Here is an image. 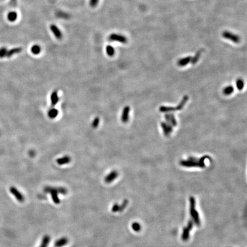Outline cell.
Here are the masks:
<instances>
[{"instance_id":"6da1fadb","label":"cell","mask_w":247,"mask_h":247,"mask_svg":"<svg viewBox=\"0 0 247 247\" xmlns=\"http://www.w3.org/2000/svg\"><path fill=\"white\" fill-rule=\"evenodd\" d=\"M207 156L203 157L201 159H197L195 157H189L188 160H182L180 164L185 167H200L204 168L205 166V160Z\"/></svg>"},{"instance_id":"7a4b0ae2","label":"cell","mask_w":247,"mask_h":247,"mask_svg":"<svg viewBox=\"0 0 247 247\" xmlns=\"http://www.w3.org/2000/svg\"><path fill=\"white\" fill-rule=\"evenodd\" d=\"M44 191L47 192L48 193H51V197L53 200V202L55 204H59L60 203V200L58 197L57 193H60L61 194H66L67 193V190L65 188L60 187V188H54V187H47L45 188Z\"/></svg>"},{"instance_id":"3957f363","label":"cell","mask_w":247,"mask_h":247,"mask_svg":"<svg viewBox=\"0 0 247 247\" xmlns=\"http://www.w3.org/2000/svg\"><path fill=\"white\" fill-rule=\"evenodd\" d=\"M189 201H190V214L191 215V217L193 218L195 224L199 226L200 224V220L199 218V213L195 210L196 201L195 198L191 196L189 199Z\"/></svg>"},{"instance_id":"277c9868","label":"cell","mask_w":247,"mask_h":247,"mask_svg":"<svg viewBox=\"0 0 247 247\" xmlns=\"http://www.w3.org/2000/svg\"><path fill=\"white\" fill-rule=\"evenodd\" d=\"M222 36L224 38L229 40L232 41V42L236 43V44H238L240 41V38L238 36L234 33H231V32H229V31L223 32L222 33Z\"/></svg>"},{"instance_id":"5b68a950","label":"cell","mask_w":247,"mask_h":247,"mask_svg":"<svg viewBox=\"0 0 247 247\" xmlns=\"http://www.w3.org/2000/svg\"><path fill=\"white\" fill-rule=\"evenodd\" d=\"M109 40L111 41H117L122 44H126L127 42V38L124 36L116 33L111 34L109 37Z\"/></svg>"},{"instance_id":"8992f818","label":"cell","mask_w":247,"mask_h":247,"mask_svg":"<svg viewBox=\"0 0 247 247\" xmlns=\"http://www.w3.org/2000/svg\"><path fill=\"white\" fill-rule=\"evenodd\" d=\"M10 193L14 196L15 198L20 203H23L25 200V197L23 194L19 191V190L14 187H11L10 188Z\"/></svg>"},{"instance_id":"52a82bcc","label":"cell","mask_w":247,"mask_h":247,"mask_svg":"<svg viewBox=\"0 0 247 247\" xmlns=\"http://www.w3.org/2000/svg\"><path fill=\"white\" fill-rule=\"evenodd\" d=\"M161 125L164 134L165 135L168 136L170 135L171 133L172 132V126L171 125L169 124L167 122H162L161 124Z\"/></svg>"},{"instance_id":"ba28073f","label":"cell","mask_w":247,"mask_h":247,"mask_svg":"<svg viewBox=\"0 0 247 247\" xmlns=\"http://www.w3.org/2000/svg\"><path fill=\"white\" fill-rule=\"evenodd\" d=\"M129 112H130V107L128 106H126L123 109L121 115V121L122 122L126 123L129 118Z\"/></svg>"},{"instance_id":"9c48e42d","label":"cell","mask_w":247,"mask_h":247,"mask_svg":"<svg viewBox=\"0 0 247 247\" xmlns=\"http://www.w3.org/2000/svg\"><path fill=\"white\" fill-rule=\"evenodd\" d=\"M165 118L166 119L167 122L172 126H176L177 121L172 113H167L165 115Z\"/></svg>"},{"instance_id":"30bf717a","label":"cell","mask_w":247,"mask_h":247,"mask_svg":"<svg viewBox=\"0 0 247 247\" xmlns=\"http://www.w3.org/2000/svg\"><path fill=\"white\" fill-rule=\"evenodd\" d=\"M50 28L51 29L52 33H53V34L55 35V36L56 37V38L58 39V40H61L62 38V34L60 30L58 29V28L54 24L51 25V26H50Z\"/></svg>"},{"instance_id":"8fae6325","label":"cell","mask_w":247,"mask_h":247,"mask_svg":"<svg viewBox=\"0 0 247 247\" xmlns=\"http://www.w3.org/2000/svg\"><path fill=\"white\" fill-rule=\"evenodd\" d=\"M118 175V172L116 171H113L109 173L106 177H105V182L107 183H111L114 181Z\"/></svg>"},{"instance_id":"7c38bea8","label":"cell","mask_w":247,"mask_h":247,"mask_svg":"<svg viewBox=\"0 0 247 247\" xmlns=\"http://www.w3.org/2000/svg\"><path fill=\"white\" fill-rule=\"evenodd\" d=\"M21 51H22V48H20V47L13 48V49H10V50H7L5 57H8V58L11 57L12 56H13L15 54L19 53Z\"/></svg>"},{"instance_id":"4fadbf2b","label":"cell","mask_w":247,"mask_h":247,"mask_svg":"<svg viewBox=\"0 0 247 247\" xmlns=\"http://www.w3.org/2000/svg\"><path fill=\"white\" fill-rule=\"evenodd\" d=\"M192 57L188 56L184 58H182L177 61V65L180 66H184L187 65L191 61Z\"/></svg>"},{"instance_id":"5bb4252c","label":"cell","mask_w":247,"mask_h":247,"mask_svg":"<svg viewBox=\"0 0 247 247\" xmlns=\"http://www.w3.org/2000/svg\"><path fill=\"white\" fill-rule=\"evenodd\" d=\"M71 161V158L68 156H65L64 157H62L60 158L57 159L56 162L58 165H64L66 164L69 163Z\"/></svg>"},{"instance_id":"9a60e30c","label":"cell","mask_w":247,"mask_h":247,"mask_svg":"<svg viewBox=\"0 0 247 247\" xmlns=\"http://www.w3.org/2000/svg\"><path fill=\"white\" fill-rule=\"evenodd\" d=\"M59 98L58 96V93L57 90H54L51 95V105L53 107H55L58 102Z\"/></svg>"},{"instance_id":"2e32d148","label":"cell","mask_w":247,"mask_h":247,"mask_svg":"<svg viewBox=\"0 0 247 247\" xmlns=\"http://www.w3.org/2000/svg\"><path fill=\"white\" fill-rule=\"evenodd\" d=\"M203 51H204V49H200L199 51L196 52V55H195V56L193 58H192L191 61L192 64L195 65L199 61L201 55V54H202V53Z\"/></svg>"},{"instance_id":"e0dca14e","label":"cell","mask_w":247,"mask_h":247,"mask_svg":"<svg viewBox=\"0 0 247 247\" xmlns=\"http://www.w3.org/2000/svg\"><path fill=\"white\" fill-rule=\"evenodd\" d=\"M68 242V238H61L58 239L55 242V246L56 247H63V246L65 245L66 244H67Z\"/></svg>"},{"instance_id":"ac0fdd59","label":"cell","mask_w":247,"mask_h":247,"mask_svg":"<svg viewBox=\"0 0 247 247\" xmlns=\"http://www.w3.org/2000/svg\"><path fill=\"white\" fill-rule=\"evenodd\" d=\"M48 115V117L50 118L53 119V118H56V117L58 116V111L56 108H51V109L49 110Z\"/></svg>"},{"instance_id":"d6986e66","label":"cell","mask_w":247,"mask_h":247,"mask_svg":"<svg viewBox=\"0 0 247 247\" xmlns=\"http://www.w3.org/2000/svg\"><path fill=\"white\" fill-rule=\"evenodd\" d=\"M188 99H189L188 96H185L182 99V100L180 101V104L178 105V106L176 108V111H180V110L182 109L184 107V105H185V104L187 103Z\"/></svg>"},{"instance_id":"ffe728a7","label":"cell","mask_w":247,"mask_h":247,"mask_svg":"<svg viewBox=\"0 0 247 247\" xmlns=\"http://www.w3.org/2000/svg\"><path fill=\"white\" fill-rule=\"evenodd\" d=\"M234 90V88L232 85L227 86L225 88H224L223 90V93L225 96H228L232 94Z\"/></svg>"},{"instance_id":"44dd1931","label":"cell","mask_w":247,"mask_h":247,"mask_svg":"<svg viewBox=\"0 0 247 247\" xmlns=\"http://www.w3.org/2000/svg\"><path fill=\"white\" fill-rule=\"evenodd\" d=\"M7 17L10 22H14L17 19V14L16 12H10L8 14Z\"/></svg>"},{"instance_id":"7402d4cb","label":"cell","mask_w":247,"mask_h":247,"mask_svg":"<svg viewBox=\"0 0 247 247\" xmlns=\"http://www.w3.org/2000/svg\"><path fill=\"white\" fill-rule=\"evenodd\" d=\"M189 232H190V230L187 227H185V228H184L182 237V240L187 241L188 240L189 236Z\"/></svg>"},{"instance_id":"603a6c76","label":"cell","mask_w":247,"mask_h":247,"mask_svg":"<svg viewBox=\"0 0 247 247\" xmlns=\"http://www.w3.org/2000/svg\"><path fill=\"white\" fill-rule=\"evenodd\" d=\"M106 51L108 55L110 57L114 56V55L115 54V50L111 45H108L106 48Z\"/></svg>"},{"instance_id":"cb8c5ba5","label":"cell","mask_w":247,"mask_h":247,"mask_svg":"<svg viewBox=\"0 0 247 247\" xmlns=\"http://www.w3.org/2000/svg\"><path fill=\"white\" fill-rule=\"evenodd\" d=\"M31 51L34 55H38L41 52V47L38 45H34L31 48Z\"/></svg>"},{"instance_id":"d4e9b609","label":"cell","mask_w":247,"mask_h":247,"mask_svg":"<svg viewBox=\"0 0 247 247\" xmlns=\"http://www.w3.org/2000/svg\"><path fill=\"white\" fill-rule=\"evenodd\" d=\"M236 85L237 88H238V90H242L243 88H244V81H243L242 79H238V80L236 81Z\"/></svg>"},{"instance_id":"484cf974","label":"cell","mask_w":247,"mask_h":247,"mask_svg":"<svg viewBox=\"0 0 247 247\" xmlns=\"http://www.w3.org/2000/svg\"><path fill=\"white\" fill-rule=\"evenodd\" d=\"M50 241V238L48 236H45L42 240V244L40 247H47Z\"/></svg>"},{"instance_id":"4316f807","label":"cell","mask_w":247,"mask_h":247,"mask_svg":"<svg viewBox=\"0 0 247 247\" xmlns=\"http://www.w3.org/2000/svg\"><path fill=\"white\" fill-rule=\"evenodd\" d=\"M132 228L136 232H139L141 230V225L139 223L135 222L132 224Z\"/></svg>"},{"instance_id":"83f0119b","label":"cell","mask_w":247,"mask_h":247,"mask_svg":"<svg viewBox=\"0 0 247 247\" xmlns=\"http://www.w3.org/2000/svg\"><path fill=\"white\" fill-rule=\"evenodd\" d=\"M99 123H100V118L98 117H96L94 118V121L92 122V126L94 128H96L98 126Z\"/></svg>"},{"instance_id":"f1b7e54d","label":"cell","mask_w":247,"mask_h":247,"mask_svg":"<svg viewBox=\"0 0 247 247\" xmlns=\"http://www.w3.org/2000/svg\"><path fill=\"white\" fill-rule=\"evenodd\" d=\"M7 50L8 49L6 48H4V47H2V48H0V58H2L5 57Z\"/></svg>"},{"instance_id":"f546056e","label":"cell","mask_w":247,"mask_h":247,"mask_svg":"<svg viewBox=\"0 0 247 247\" xmlns=\"http://www.w3.org/2000/svg\"><path fill=\"white\" fill-rule=\"evenodd\" d=\"M98 2H99V0H90L89 1V5L91 7L94 8V7L97 6Z\"/></svg>"},{"instance_id":"4dcf8cb0","label":"cell","mask_w":247,"mask_h":247,"mask_svg":"<svg viewBox=\"0 0 247 247\" xmlns=\"http://www.w3.org/2000/svg\"><path fill=\"white\" fill-rule=\"evenodd\" d=\"M128 203V201L127 200H125L124 201V202L122 203V204H121V206H120V209H119V212H122L123 210L125 208L126 205Z\"/></svg>"},{"instance_id":"1f68e13d","label":"cell","mask_w":247,"mask_h":247,"mask_svg":"<svg viewBox=\"0 0 247 247\" xmlns=\"http://www.w3.org/2000/svg\"><path fill=\"white\" fill-rule=\"evenodd\" d=\"M119 209H120V206L118 205L117 204H114L113 207H112V210L113 212H116L119 211Z\"/></svg>"},{"instance_id":"d6a6232c","label":"cell","mask_w":247,"mask_h":247,"mask_svg":"<svg viewBox=\"0 0 247 247\" xmlns=\"http://www.w3.org/2000/svg\"><path fill=\"white\" fill-rule=\"evenodd\" d=\"M193 222L192 220H190L188 221V223L187 228L191 231L192 229V228H193Z\"/></svg>"},{"instance_id":"836d02e7","label":"cell","mask_w":247,"mask_h":247,"mask_svg":"<svg viewBox=\"0 0 247 247\" xmlns=\"http://www.w3.org/2000/svg\"><path fill=\"white\" fill-rule=\"evenodd\" d=\"M16 2H17V0H11L10 1V5L13 6H15L16 5Z\"/></svg>"}]
</instances>
